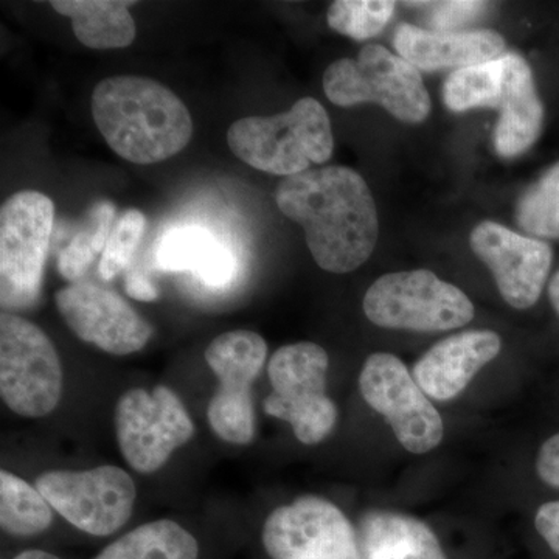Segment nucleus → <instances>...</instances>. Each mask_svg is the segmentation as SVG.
Wrapping results in <instances>:
<instances>
[{"label":"nucleus","mask_w":559,"mask_h":559,"mask_svg":"<svg viewBox=\"0 0 559 559\" xmlns=\"http://www.w3.org/2000/svg\"><path fill=\"white\" fill-rule=\"evenodd\" d=\"M275 201L283 215L304 227L312 259L323 271L358 270L377 248V204L352 168H310L289 176L278 183Z\"/></svg>","instance_id":"1"},{"label":"nucleus","mask_w":559,"mask_h":559,"mask_svg":"<svg viewBox=\"0 0 559 559\" xmlns=\"http://www.w3.org/2000/svg\"><path fill=\"white\" fill-rule=\"evenodd\" d=\"M92 116L109 148L138 165L170 159L193 135V120L183 102L145 76L100 81L92 94Z\"/></svg>","instance_id":"2"},{"label":"nucleus","mask_w":559,"mask_h":559,"mask_svg":"<svg viewBox=\"0 0 559 559\" xmlns=\"http://www.w3.org/2000/svg\"><path fill=\"white\" fill-rule=\"evenodd\" d=\"M227 143L249 167L283 178L325 164L334 150L329 114L311 97L300 98L278 116L235 121L227 131Z\"/></svg>","instance_id":"3"},{"label":"nucleus","mask_w":559,"mask_h":559,"mask_svg":"<svg viewBox=\"0 0 559 559\" xmlns=\"http://www.w3.org/2000/svg\"><path fill=\"white\" fill-rule=\"evenodd\" d=\"M323 91L336 106L377 103L404 123H421L430 114L418 69L378 44L362 47L356 58L334 61L323 75Z\"/></svg>","instance_id":"4"},{"label":"nucleus","mask_w":559,"mask_h":559,"mask_svg":"<svg viewBox=\"0 0 559 559\" xmlns=\"http://www.w3.org/2000/svg\"><path fill=\"white\" fill-rule=\"evenodd\" d=\"M329 367V353L314 342L285 345L271 356L264 412L289 423L300 443H320L336 425V404L326 395Z\"/></svg>","instance_id":"5"},{"label":"nucleus","mask_w":559,"mask_h":559,"mask_svg":"<svg viewBox=\"0 0 559 559\" xmlns=\"http://www.w3.org/2000/svg\"><path fill=\"white\" fill-rule=\"evenodd\" d=\"M362 307L374 325L423 333L462 329L474 318L468 296L428 270L382 275L367 290Z\"/></svg>","instance_id":"6"},{"label":"nucleus","mask_w":559,"mask_h":559,"mask_svg":"<svg viewBox=\"0 0 559 559\" xmlns=\"http://www.w3.org/2000/svg\"><path fill=\"white\" fill-rule=\"evenodd\" d=\"M62 367L53 342L31 320L0 316V396L10 411L43 418L62 395Z\"/></svg>","instance_id":"7"},{"label":"nucleus","mask_w":559,"mask_h":559,"mask_svg":"<svg viewBox=\"0 0 559 559\" xmlns=\"http://www.w3.org/2000/svg\"><path fill=\"white\" fill-rule=\"evenodd\" d=\"M55 205L35 190L14 193L0 209V288L5 310L32 307L43 288Z\"/></svg>","instance_id":"8"},{"label":"nucleus","mask_w":559,"mask_h":559,"mask_svg":"<svg viewBox=\"0 0 559 559\" xmlns=\"http://www.w3.org/2000/svg\"><path fill=\"white\" fill-rule=\"evenodd\" d=\"M189 412L167 385L131 389L117 401L116 436L121 455L142 474L159 471L173 452L193 439Z\"/></svg>","instance_id":"9"},{"label":"nucleus","mask_w":559,"mask_h":559,"mask_svg":"<svg viewBox=\"0 0 559 559\" xmlns=\"http://www.w3.org/2000/svg\"><path fill=\"white\" fill-rule=\"evenodd\" d=\"M267 358V344L255 331L221 334L205 349V360L219 385L209 403L210 428L226 443H252L255 437L253 382Z\"/></svg>","instance_id":"10"},{"label":"nucleus","mask_w":559,"mask_h":559,"mask_svg":"<svg viewBox=\"0 0 559 559\" xmlns=\"http://www.w3.org/2000/svg\"><path fill=\"white\" fill-rule=\"evenodd\" d=\"M36 488L69 524L92 536L119 532L132 516L138 489L127 471L114 465L84 471H49Z\"/></svg>","instance_id":"11"},{"label":"nucleus","mask_w":559,"mask_h":559,"mask_svg":"<svg viewBox=\"0 0 559 559\" xmlns=\"http://www.w3.org/2000/svg\"><path fill=\"white\" fill-rule=\"evenodd\" d=\"M362 399L385 418L401 447L412 454L436 450L444 436L443 418L403 360L389 353L367 358L359 374Z\"/></svg>","instance_id":"12"},{"label":"nucleus","mask_w":559,"mask_h":559,"mask_svg":"<svg viewBox=\"0 0 559 559\" xmlns=\"http://www.w3.org/2000/svg\"><path fill=\"white\" fill-rule=\"evenodd\" d=\"M263 546L271 559H362L348 518L318 496L272 511L264 521Z\"/></svg>","instance_id":"13"},{"label":"nucleus","mask_w":559,"mask_h":559,"mask_svg":"<svg viewBox=\"0 0 559 559\" xmlns=\"http://www.w3.org/2000/svg\"><path fill=\"white\" fill-rule=\"evenodd\" d=\"M55 304L72 333L86 344L124 356L140 352L154 330L119 294L90 282L70 283L58 290Z\"/></svg>","instance_id":"14"},{"label":"nucleus","mask_w":559,"mask_h":559,"mask_svg":"<svg viewBox=\"0 0 559 559\" xmlns=\"http://www.w3.org/2000/svg\"><path fill=\"white\" fill-rule=\"evenodd\" d=\"M471 250L495 275L500 296L514 310H528L543 294L554 261L546 241L524 237L495 221H481L469 235Z\"/></svg>","instance_id":"15"},{"label":"nucleus","mask_w":559,"mask_h":559,"mask_svg":"<svg viewBox=\"0 0 559 559\" xmlns=\"http://www.w3.org/2000/svg\"><path fill=\"white\" fill-rule=\"evenodd\" d=\"M502 340L489 330H471L439 342L415 364L412 377L437 401L459 396L481 367L498 358Z\"/></svg>","instance_id":"16"},{"label":"nucleus","mask_w":559,"mask_h":559,"mask_svg":"<svg viewBox=\"0 0 559 559\" xmlns=\"http://www.w3.org/2000/svg\"><path fill=\"white\" fill-rule=\"evenodd\" d=\"M393 46L403 60L418 70H459L499 60L506 40L492 31L430 32L400 24Z\"/></svg>","instance_id":"17"},{"label":"nucleus","mask_w":559,"mask_h":559,"mask_svg":"<svg viewBox=\"0 0 559 559\" xmlns=\"http://www.w3.org/2000/svg\"><path fill=\"white\" fill-rule=\"evenodd\" d=\"M502 62V95L492 142L500 157L511 159L532 148L539 139L544 127V105L527 60L518 53H506Z\"/></svg>","instance_id":"18"},{"label":"nucleus","mask_w":559,"mask_h":559,"mask_svg":"<svg viewBox=\"0 0 559 559\" xmlns=\"http://www.w3.org/2000/svg\"><path fill=\"white\" fill-rule=\"evenodd\" d=\"M156 263L162 271L193 272L209 286H224L237 272L234 253L215 235L201 227L165 231L157 242Z\"/></svg>","instance_id":"19"},{"label":"nucleus","mask_w":559,"mask_h":559,"mask_svg":"<svg viewBox=\"0 0 559 559\" xmlns=\"http://www.w3.org/2000/svg\"><path fill=\"white\" fill-rule=\"evenodd\" d=\"M360 554L362 559H447L425 522L384 510L371 511L360 522Z\"/></svg>","instance_id":"20"},{"label":"nucleus","mask_w":559,"mask_h":559,"mask_svg":"<svg viewBox=\"0 0 559 559\" xmlns=\"http://www.w3.org/2000/svg\"><path fill=\"white\" fill-rule=\"evenodd\" d=\"M53 10L72 22L83 46L95 50L124 49L135 39L130 7L121 0H53Z\"/></svg>","instance_id":"21"},{"label":"nucleus","mask_w":559,"mask_h":559,"mask_svg":"<svg viewBox=\"0 0 559 559\" xmlns=\"http://www.w3.org/2000/svg\"><path fill=\"white\" fill-rule=\"evenodd\" d=\"M197 538L170 520L140 525L114 540L94 559H198Z\"/></svg>","instance_id":"22"},{"label":"nucleus","mask_w":559,"mask_h":559,"mask_svg":"<svg viewBox=\"0 0 559 559\" xmlns=\"http://www.w3.org/2000/svg\"><path fill=\"white\" fill-rule=\"evenodd\" d=\"M53 522V511L38 488L2 469L0 473V525L9 535L31 538L46 532Z\"/></svg>","instance_id":"23"},{"label":"nucleus","mask_w":559,"mask_h":559,"mask_svg":"<svg viewBox=\"0 0 559 559\" xmlns=\"http://www.w3.org/2000/svg\"><path fill=\"white\" fill-rule=\"evenodd\" d=\"M503 62H485L454 70L443 84V102L454 112L471 109H498L502 95Z\"/></svg>","instance_id":"24"},{"label":"nucleus","mask_w":559,"mask_h":559,"mask_svg":"<svg viewBox=\"0 0 559 559\" xmlns=\"http://www.w3.org/2000/svg\"><path fill=\"white\" fill-rule=\"evenodd\" d=\"M516 223L536 240H559V162L522 193Z\"/></svg>","instance_id":"25"},{"label":"nucleus","mask_w":559,"mask_h":559,"mask_svg":"<svg viewBox=\"0 0 559 559\" xmlns=\"http://www.w3.org/2000/svg\"><path fill=\"white\" fill-rule=\"evenodd\" d=\"M392 0H336L326 20L334 32L356 40L373 38L395 13Z\"/></svg>","instance_id":"26"},{"label":"nucleus","mask_w":559,"mask_h":559,"mask_svg":"<svg viewBox=\"0 0 559 559\" xmlns=\"http://www.w3.org/2000/svg\"><path fill=\"white\" fill-rule=\"evenodd\" d=\"M146 218L138 209L127 210L116 221L108 245L102 253L100 275L106 282L119 277L121 272L128 270L132 257L138 250L143 235H145Z\"/></svg>","instance_id":"27"},{"label":"nucleus","mask_w":559,"mask_h":559,"mask_svg":"<svg viewBox=\"0 0 559 559\" xmlns=\"http://www.w3.org/2000/svg\"><path fill=\"white\" fill-rule=\"evenodd\" d=\"M98 253L100 250L95 246L94 237L86 227H83L61 250L60 259H58V271H60L61 277L70 283L81 282Z\"/></svg>","instance_id":"28"},{"label":"nucleus","mask_w":559,"mask_h":559,"mask_svg":"<svg viewBox=\"0 0 559 559\" xmlns=\"http://www.w3.org/2000/svg\"><path fill=\"white\" fill-rule=\"evenodd\" d=\"M487 5L488 3L485 2L430 3V7H433L430 22L440 28L455 27V25L465 24L473 17L479 16Z\"/></svg>","instance_id":"29"},{"label":"nucleus","mask_w":559,"mask_h":559,"mask_svg":"<svg viewBox=\"0 0 559 559\" xmlns=\"http://www.w3.org/2000/svg\"><path fill=\"white\" fill-rule=\"evenodd\" d=\"M116 205L109 201L95 202L90 213H87L84 227L91 231L92 237H94L95 246H97V249L100 250L102 253L106 245H108L110 231H112L114 226H116V223H114V221H116Z\"/></svg>","instance_id":"30"},{"label":"nucleus","mask_w":559,"mask_h":559,"mask_svg":"<svg viewBox=\"0 0 559 559\" xmlns=\"http://www.w3.org/2000/svg\"><path fill=\"white\" fill-rule=\"evenodd\" d=\"M536 473L544 484L559 489V432L544 441L539 448Z\"/></svg>","instance_id":"31"},{"label":"nucleus","mask_w":559,"mask_h":559,"mask_svg":"<svg viewBox=\"0 0 559 559\" xmlns=\"http://www.w3.org/2000/svg\"><path fill=\"white\" fill-rule=\"evenodd\" d=\"M535 527L540 538L559 557V500L547 502L536 511Z\"/></svg>","instance_id":"32"},{"label":"nucleus","mask_w":559,"mask_h":559,"mask_svg":"<svg viewBox=\"0 0 559 559\" xmlns=\"http://www.w3.org/2000/svg\"><path fill=\"white\" fill-rule=\"evenodd\" d=\"M124 289L128 296L139 301H154L159 299V289L142 272H130L124 280Z\"/></svg>","instance_id":"33"},{"label":"nucleus","mask_w":559,"mask_h":559,"mask_svg":"<svg viewBox=\"0 0 559 559\" xmlns=\"http://www.w3.org/2000/svg\"><path fill=\"white\" fill-rule=\"evenodd\" d=\"M549 299L559 318V267L549 283Z\"/></svg>","instance_id":"34"},{"label":"nucleus","mask_w":559,"mask_h":559,"mask_svg":"<svg viewBox=\"0 0 559 559\" xmlns=\"http://www.w3.org/2000/svg\"><path fill=\"white\" fill-rule=\"evenodd\" d=\"M14 559H61L57 555H51L49 551L44 550H25L16 555Z\"/></svg>","instance_id":"35"}]
</instances>
